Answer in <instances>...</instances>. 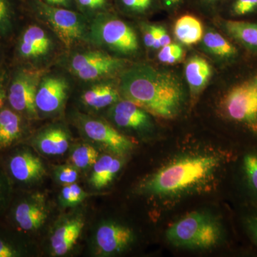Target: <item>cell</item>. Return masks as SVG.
<instances>
[{
  "instance_id": "8fae6325",
  "label": "cell",
  "mask_w": 257,
  "mask_h": 257,
  "mask_svg": "<svg viewBox=\"0 0 257 257\" xmlns=\"http://www.w3.org/2000/svg\"><path fill=\"white\" fill-rule=\"evenodd\" d=\"M242 152L236 151L231 164L236 169V183L246 207L257 204V144Z\"/></svg>"
},
{
  "instance_id": "74e56055",
  "label": "cell",
  "mask_w": 257,
  "mask_h": 257,
  "mask_svg": "<svg viewBox=\"0 0 257 257\" xmlns=\"http://www.w3.org/2000/svg\"><path fill=\"white\" fill-rule=\"evenodd\" d=\"M42 1L51 6L66 8V9L72 10V6H73V0H42Z\"/></svg>"
},
{
  "instance_id": "d6986e66",
  "label": "cell",
  "mask_w": 257,
  "mask_h": 257,
  "mask_svg": "<svg viewBox=\"0 0 257 257\" xmlns=\"http://www.w3.org/2000/svg\"><path fill=\"white\" fill-rule=\"evenodd\" d=\"M202 40L206 50L230 63H238L246 55L234 42L230 41L218 32H207Z\"/></svg>"
},
{
  "instance_id": "ab89813d",
  "label": "cell",
  "mask_w": 257,
  "mask_h": 257,
  "mask_svg": "<svg viewBox=\"0 0 257 257\" xmlns=\"http://www.w3.org/2000/svg\"><path fill=\"white\" fill-rule=\"evenodd\" d=\"M198 1L201 5L211 8L213 7H215L216 5L223 4L225 0H198Z\"/></svg>"
},
{
  "instance_id": "484cf974",
  "label": "cell",
  "mask_w": 257,
  "mask_h": 257,
  "mask_svg": "<svg viewBox=\"0 0 257 257\" xmlns=\"http://www.w3.org/2000/svg\"><path fill=\"white\" fill-rule=\"evenodd\" d=\"M223 5L229 19L255 20L257 18V0H225Z\"/></svg>"
},
{
  "instance_id": "d4e9b609",
  "label": "cell",
  "mask_w": 257,
  "mask_h": 257,
  "mask_svg": "<svg viewBox=\"0 0 257 257\" xmlns=\"http://www.w3.org/2000/svg\"><path fill=\"white\" fill-rule=\"evenodd\" d=\"M174 32L176 38L185 45L197 44L202 40V22L192 15H184L176 21Z\"/></svg>"
},
{
  "instance_id": "1f68e13d",
  "label": "cell",
  "mask_w": 257,
  "mask_h": 257,
  "mask_svg": "<svg viewBox=\"0 0 257 257\" xmlns=\"http://www.w3.org/2000/svg\"><path fill=\"white\" fill-rule=\"evenodd\" d=\"M124 11L135 15L146 14L160 4L159 0H117Z\"/></svg>"
},
{
  "instance_id": "4fadbf2b",
  "label": "cell",
  "mask_w": 257,
  "mask_h": 257,
  "mask_svg": "<svg viewBox=\"0 0 257 257\" xmlns=\"http://www.w3.org/2000/svg\"><path fill=\"white\" fill-rule=\"evenodd\" d=\"M108 116L117 127L128 131L147 133L153 126L150 114L126 99H120L111 105Z\"/></svg>"
},
{
  "instance_id": "4dcf8cb0",
  "label": "cell",
  "mask_w": 257,
  "mask_h": 257,
  "mask_svg": "<svg viewBox=\"0 0 257 257\" xmlns=\"http://www.w3.org/2000/svg\"><path fill=\"white\" fill-rule=\"evenodd\" d=\"M87 196L88 194L77 184H69L65 185L61 192V203L65 207H74L82 202Z\"/></svg>"
},
{
  "instance_id": "603a6c76",
  "label": "cell",
  "mask_w": 257,
  "mask_h": 257,
  "mask_svg": "<svg viewBox=\"0 0 257 257\" xmlns=\"http://www.w3.org/2000/svg\"><path fill=\"white\" fill-rule=\"evenodd\" d=\"M122 167V162L110 155L99 157L93 166L89 182L94 188L100 189L107 187L114 180Z\"/></svg>"
},
{
  "instance_id": "e575fe53",
  "label": "cell",
  "mask_w": 257,
  "mask_h": 257,
  "mask_svg": "<svg viewBox=\"0 0 257 257\" xmlns=\"http://www.w3.org/2000/svg\"><path fill=\"white\" fill-rule=\"evenodd\" d=\"M23 253V249L18 243L0 234V257H18Z\"/></svg>"
},
{
  "instance_id": "60d3db41",
  "label": "cell",
  "mask_w": 257,
  "mask_h": 257,
  "mask_svg": "<svg viewBox=\"0 0 257 257\" xmlns=\"http://www.w3.org/2000/svg\"><path fill=\"white\" fill-rule=\"evenodd\" d=\"M6 92L3 84V79L0 78V109H3L4 106L5 99H6Z\"/></svg>"
},
{
  "instance_id": "f35d334b",
  "label": "cell",
  "mask_w": 257,
  "mask_h": 257,
  "mask_svg": "<svg viewBox=\"0 0 257 257\" xmlns=\"http://www.w3.org/2000/svg\"><path fill=\"white\" fill-rule=\"evenodd\" d=\"M161 5L166 9L173 10L178 9L186 3L187 0H159Z\"/></svg>"
},
{
  "instance_id": "30bf717a",
  "label": "cell",
  "mask_w": 257,
  "mask_h": 257,
  "mask_svg": "<svg viewBox=\"0 0 257 257\" xmlns=\"http://www.w3.org/2000/svg\"><path fill=\"white\" fill-rule=\"evenodd\" d=\"M78 122L81 130L89 140L115 155L122 156L133 149V142L105 121L82 115L79 116Z\"/></svg>"
},
{
  "instance_id": "7c38bea8",
  "label": "cell",
  "mask_w": 257,
  "mask_h": 257,
  "mask_svg": "<svg viewBox=\"0 0 257 257\" xmlns=\"http://www.w3.org/2000/svg\"><path fill=\"white\" fill-rule=\"evenodd\" d=\"M70 82L59 74H45L37 89L35 104L37 111L53 114L62 110L70 91Z\"/></svg>"
},
{
  "instance_id": "44dd1931",
  "label": "cell",
  "mask_w": 257,
  "mask_h": 257,
  "mask_svg": "<svg viewBox=\"0 0 257 257\" xmlns=\"http://www.w3.org/2000/svg\"><path fill=\"white\" fill-rule=\"evenodd\" d=\"M35 145L45 155H62L68 150L69 135L61 126H50L37 135Z\"/></svg>"
},
{
  "instance_id": "d590c367",
  "label": "cell",
  "mask_w": 257,
  "mask_h": 257,
  "mask_svg": "<svg viewBox=\"0 0 257 257\" xmlns=\"http://www.w3.org/2000/svg\"><path fill=\"white\" fill-rule=\"evenodd\" d=\"M144 42L148 48L158 50L161 47L160 42L157 41L151 25H145L144 28Z\"/></svg>"
},
{
  "instance_id": "5b68a950",
  "label": "cell",
  "mask_w": 257,
  "mask_h": 257,
  "mask_svg": "<svg viewBox=\"0 0 257 257\" xmlns=\"http://www.w3.org/2000/svg\"><path fill=\"white\" fill-rule=\"evenodd\" d=\"M89 42L101 50L120 56L135 55L140 49L134 29L108 12L89 22Z\"/></svg>"
},
{
  "instance_id": "f546056e",
  "label": "cell",
  "mask_w": 257,
  "mask_h": 257,
  "mask_svg": "<svg viewBox=\"0 0 257 257\" xmlns=\"http://www.w3.org/2000/svg\"><path fill=\"white\" fill-rule=\"evenodd\" d=\"M15 7L13 0H0V37L11 32L15 21Z\"/></svg>"
},
{
  "instance_id": "6da1fadb",
  "label": "cell",
  "mask_w": 257,
  "mask_h": 257,
  "mask_svg": "<svg viewBox=\"0 0 257 257\" xmlns=\"http://www.w3.org/2000/svg\"><path fill=\"white\" fill-rule=\"evenodd\" d=\"M237 150L184 154L161 167L144 184L147 194L174 200L208 192L231 167Z\"/></svg>"
},
{
  "instance_id": "d6a6232c",
  "label": "cell",
  "mask_w": 257,
  "mask_h": 257,
  "mask_svg": "<svg viewBox=\"0 0 257 257\" xmlns=\"http://www.w3.org/2000/svg\"><path fill=\"white\" fill-rule=\"evenodd\" d=\"M184 55V50L177 44H170L162 47L158 53V59L162 63L175 64L182 60Z\"/></svg>"
},
{
  "instance_id": "83f0119b",
  "label": "cell",
  "mask_w": 257,
  "mask_h": 257,
  "mask_svg": "<svg viewBox=\"0 0 257 257\" xmlns=\"http://www.w3.org/2000/svg\"><path fill=\"white\" fill-rule=\"evenodd\" d=\"M239 219L243 232L257 249V204L243 207Z\"/></svg>"
},
{
  "instance_id": "8d00e7d4",
  "label": "cell",
  "mask_w": 257,
  "mask_h": 257,
  "mask_svg": "<svg viewBox=\"0 0 257 257\" xmlns=\"http://www.w3.org/2000/svg\"><path fill=\"white\" fill-rule=\"evenodd\" d=\"M151 27L155 34V38L157 41L160 42L161 47L167 46L172 43L170 35L163 27L157 26V25H151Z\"/></svg>"
},
{
  "instance_id": "e0dca14e",
  "label": "cell",
  "mask_w": 257,
  "mask_h": 257,
  "mask_svg": "<svg viewBox=\"0 0 257 257\" xmlns=\"http://www.w3.org/2000/svg\"><path fill=\"white\" fill-rule=\"evenodd\" d=\"M119 88L106 79L89 83L81 94V101L84 106L93 110H100L110 107L120 100Z\"/></svg>"
},
{
  "instance_id": "836d02e7",
  "label": "cell",
  "mask_w": 257,
  "mask_h": 257,
  "mask_svg": "<svg viewBox=\"0 0 257 257\" xmlns=\"http://www.w3.org/2000/svg\"><path fill=\"white\" fill-rule=\"evenodd\" d=\"M55 175L57 181L65 185L75 183L78 178V172L74 166H61L56 169Z\"/></svg>"
},
{
  "instance_id": "277c9868",
  "label": "cell",
  "mask_w": 257,
  "mask_h": 257,
  "mask_svg": "<svg viewBox=\"0 0 257 257\" xmlns=\"http://www.w3.org/2000/svg\"><path fill=\"white\" fill-rule=\"evenodd\" d=\"M166 236L177 247L206 250L223 241L224 230L220 221L211 214L194 211L172 224Z\"/></svg>"
},
{
  "instance_id": "7402d4cb",
  "label": "cell",
  "mask_w": 257,
  "mask_h": 257,
  "mask_svg": "<svg viewBox=\"0 0 257 257\" xmlns=\"http://www.w3.org/2000/svg\"><path fill=\"white\" fill-rule=\"evenodd\" d=\"M23 133V121L14 109H0V150L13 146L21 138Z\"/></svg>"
},
{
  "instance_id": "9a60e30c",
  "label": "cell",
  "mask_w": 257,
  "mask_h": 257,
  "mask_svg": "<svg viewBox=\"0 0 257 257\" xmlns=\"http://www.w3.org/2000/svg\"><path fill=\"white\" fill-rule=\"evenodd\" d=\"M8 170L11 177L21 183H31L45 175L41 160L28 150H20L10 157Z\"/></svg>"
},
{
  "instance_id": "3957f363",
  "label": "cell",
  "mask_w": 257,
  "mask_h": 257,
  "mask_svg": "<svg viewBox=\"0 0 257 257\" xmlns=\"http://www.w3.org/2000/svg\"><path fill=\"white\" fill-rule=\"evenodd\" d=\"M238 74L220 101L223 116L238 133L257 144V56Z\"/></svg>"
},
{
  "instance_id": "2e32d148",
  "label": "cell",
  "mask_w": 257,
  "mask_h": 257,
  "mask_svg": "<svg viewBox=\"0 0 257 257\" xmlns=\"http://www.w3.org/2000/svg\"><path fill=\"white\" fill-rule=\"evenodd\" d=\"M223 30L248 56H257V20L225 19Z\"/></svg>"
},
{
  "instance_id": "f1b7e54d",
  "label": "cell",
  "mask_w": 257,
  "mask_h": 257,
  "mask_svg": "<svg viewBox=\"0 0 257 257\" xmlns=\"http://www.w3.org/2000/svg\"><path fill=\"white\" fill-rule=\"evenodd\" d=\"M80 13L90 22L98 15L107 13L109 0H74Z\"/></svg>"
},
{
  "instance_id": "ac0fdd59",
  "label": "cell",
  "mask_w": 257,
  "mask_h": 257,
  "mask_svg": "<svg viewBox=\"0 0 257 257\" xmlns=\"http://www.w3.org/2000/svg\"><path fill=\"white\" fill-rule=\"evenodd\" d=\"M47 216L44 206L35 201H21L13 211L15 224L19 229L25 231H36L45 223Z\"/></svg>"
},
{
  "instance_id": "7a4b0ae2",
  "label": "cell",
  "mask_w": 257,
  "mask_h": 257,
  "mask_svg": "<svg viewBox=\"0 0 257 257\" xmlns=\"http://www.w3.org/2000/svg\"><path fill=\"white\" fill-rule=\"evenodd\" d=\"M119 89L123 99L163 119L178 116L185 103V90L178 77L149 64H135L124 71Z\"/></svg>"
},
{
  "instance_id": "cb8c5ba5",
  "label": "cell",
  "mask_w": 257,
  "mask_h": 257,
  "mask_svg": "<svg viewBox=\"0 0 257 257\" xmlns=\"http://www.w3.org/2000/svg\"><path fill=\"white\" fill-rule=\"evenodd\" d=\"M211 72L210 64L202 57L194 56L189 59L185 66V77L194 95L205 87Z\"/></svg>"
},
{
  "instance_id": "8992f818",
  "label": "cell",
  "mask_w": 257,
  "mask_h": 257,
  "mask_svg": "<svg viewBox=\"0 0 257 257\" xmlns=\"http://www.w3.org/2000/svg\"><path fill=\"white\" fill-rule=\"evenodd\" d=\"M33 8L40 21L66 48L89 42V22L82 13L51 6L42 0H33Z\"/></svg>"
},
{
  "instance_id": "ffe728a7",
  "label": "cell",
  "mask_w": 257,
  "mask_h": 257,
  "mask_svg": "<svg viewBox=\"0 0 257 257\" xmlns=\"http://www.w3.org/2000/svg\"><path fill=\"white\" fill-rule=\"evenodd\" d=\"M84 223L79 218L71 219L57 228L51 237L52 252L63 256L70 251L82 234Z\"/></svg>"
},
{
  "instance_id": "5bb4252c",
  "label": "cell",
  "mask_w": 257,
  "mask_h": 257,
  "mask_svg": "<svg viewBox=\"0 0 257 257\" xmlns=\"http://www.w3.org/2000/svg\"><path fill=\"white\" fill-rule=\"evenodd\" d=\"M133 230L116 222L101 224L96 231L95 240L101 255H114L124 251L134 241Z\"/></svg>"
},
{
  "instance_id": "4316f807",
  "label": "cell",
  "mask_w": 257,
  "mask_h": 257,
  "mask_svg": "<svg viewBox=\"0 0 257 257\" xmlns=\"http://www.w3.org/2000/svg\"><path fill=\"white\" fill-rule=\"evenodd\" d=\"M99 159V152L91 145L84 144L76 147L71 153L72 165L80 170H87L93 167Z\"/></svg>"
},
{
  "instance_id": "9c48e42d",
  "label": "cell",
  "mask_w": 257,
  "mask_h": 257,
  "mask_svg": "<svg viewBox=\"0 0 257 257\" xmlns=\"http://www.w3.org/2000/svg\"><path fill=\"white\" fill-rule=\"evenodd\" d=\"M45 73L42 69H22L15 76L10 84L8 99L10 106L19 114L32 119L38 117L35 99Z\"/></svg>"
},
{
  "instance_id": "ba28073f",
  "label": "cell",
  "mask_w": 257,
  "mask_h": 257,
  "mask_svg": "<svg viewBox=\"0 0 257 257\" xmlns=\"http://www.w3.org/2000/svg\"><path fill=\"white\" fill-rule=\"evenodd\" d=\"M48 28L33 24L25 29L18 45V53L23 60L42 69L57 53V37Z\"/></svg>"
},
{
  "instance_id": "b9f144b4",
  "label": "cell",
  "mask_w": 257,
  "mask_h": 257,
  "mask_svg": "<svg viewBox=\"0 0 257 257\" xmlns=\"http://www.w3.org/2000/svg\"><path fill=\"white\" fill-rule=\"evenodd\" d=\"M6 188H5V185L3 179L0 177V202L3 200V197H4V194Z\"/></svg>"
},
{
  "instance_id": "52a82bcc",
  "label": "cell",
  "mask_w": 257,
  "mask_h": 257,
  "mask_svg": "<svg viewBox=\"0 0 257 257\" xmlns=\"http://www.w3.org/2000/svg\"><path fill=\"white\" fill-rule=\"evenodd\" d=\"M124 61L101 49L76 51L67 58L73 77L84 83L107 79L122 69Z\"/></svg>"
}]
</instances>
